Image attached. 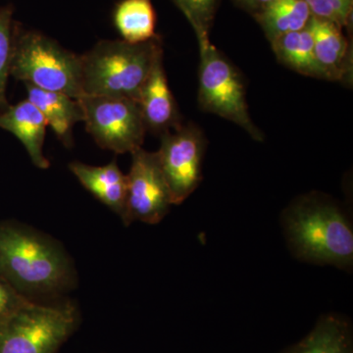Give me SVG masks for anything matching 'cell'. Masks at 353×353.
Wrapping results in <instances>:
<instances>
[{
    "mask_svg": "<svg viewBox=\"0 0 353 353\" xmlns=\"http://www.w3.org/2000/svg\"><path fill=\"white\" fill-rule=\"evenodd\" d=\"M113 23L127 43H145L158 36L152 0H121L114 8Z\"/></svg>",
    "mask_w": 353,
    "mask_h": 353,
    "instance_id": "e0dca14e",
    "label": "cell"
},
{
    "mask_svg": "<svg viewBox=\"0 0 353 353\" xmlns=\"http://www.w3.org/2000/svg\"><path fill=\"white\" fill-rule=\"evenodd\" d=\"M32 301L0 277V322L8 319Z\"/></svg>",
    "mask_w": 353,
    "mask_h": 353,
    "instance_id": "7402d4cb",
    "label": "cell"
},
{
    "mask_svg": "<svg viewBox=\"0 0 353 353\" xmlns=\"http://www.w3.org/2000/svg\"><path fill=\"white\" fill-rule=\"evenodd\" d=\"M138 104L148 131L161 136L182 126V118L165 73L163 55L155 62Z\"/></svg>",
    "mask_w": 353,
    "mask_h": 353,
    "instance_id": "30bf717a",
    "label": "cell"
},
{
    "mask_svg": "<svg viewBox=\"0 0 353 353\" xmlns=\"http://www.w3.org/2000/svg\"><path fill=\"white\" fill-rule=\"evenodd\" d=\"M46 127L48 123L43 114L28 99L9 105L0 112V128L19 139L32 164L39 169L50 167V162L43 154Z\"/></svg>",
    "mask_w": 353,
    "mask_h": 353,
    "instance_id": "8fae6325",
    "label": "cell"
},
{
    "mask_svg": "<svg viewBox=\"0 0 353 353\" xmlns=\"http://www.w3.org/2000/svg\"><path fill=\"white\" fill-rule=\"evenodd\" d=\"M157 155L170 190L173 204H181L196 190L202 180L205 139L190 124L164 132Z\"/></svg>",
    "mask_w": 353,
    "mask_h": 353,
    "instance_id": "ba28073f",
    "label": "cell"
},
{
    "mask_svg": "<svg viewBox=\"0 0 353 353\" xmlns=\"http://www.w3.org/2000/svg\"><path fill=\"white\" fill-rule=\"evenodd\" d=\"M234 3L240 8L245 10L246 12L254 15V14L259 13L265 7L271 4L272 2L275 0H233Z\"/></svg>",
    "mask_w": 353,
    "mask_h": 353,
    "instance_id": "603a6c76",
    "label": "cell"
},
{
    "mask_svg": "<svg viewBox=\"0 0 353 353\" xmlns=\"http://www.w3.org/2000/svg\"><path fill=\"white\" fill-rule=\"evenodd\" d=\"M10 76L41 90L82 97V57L37 31L16 29Z\"/></svg>",
    "mask_w": 353,
    "mask_h": 353,
    "instance_id": "277c9868",
    "label": "cell"
},
{
    "mask_svg": "<svg viewBox=\"0 0 353 353\" xmlns=\"http://www.w3.org/2000/svg\"><path fill=\"white\" fill-rule=\"evenodd\" d=\"M79 322L80 315L72 303L32 301L0 322V353H57Z\"/></svg>",
    "mask_w": 353,
    "mask_h": 353,
    "instance_id": "5b68a950",
    "label": "cell"
},
{
    "mask_svg": "<svg viewBox=\"0 0 353 353\" xmlns=\"http://www.w3.org/2000/svg\"><path fill=\"white\" fill-rule=\"evenodd\" d=\"M12 15L10 7H0V112L9 106L6 99V88L10 76L16 34Z\"/></svg>",
    "mask_w": 353,
    "mask_h": 353,
    "instance_id": "ffe728a7",
    "label": "cell"
},
{
    "mask_svg": "<svg viewBox=\"0 0 353 353\" xmlns=\"http://www.w3.org/2000/svg\"><path fill=\"white\" fill-rule=\"evenodd\" d=\"M270 43L281 63L304 76L329 80L326 72L316 59L313 39L308 26L301 31L278 37Z\"/></svg>",
    "mask_w": 353,
    "mask_h": 353,
    "instance_id": "2e32d148",
    "label": "cell"
},
{
    "mask_svg": "<svg viewBox=\"0 0 353 353\" xmlns=\"http://www.w3.org/2000/svg\"><path fill=\"white\" fill-rule=\"evenodd\" d=\"M189 21L199 43L210 41L219 0H172Z\"/></svg>",
    "mask_w": 353,
    "mask_h": 353,
    "instance_id": "d6986e66",
    "label": "cell"
},
{
    "mask_svg": "<svg viewBox=\"0 0 353 353\" xmlns=\"http://www.w3.org/2000/svg\"><path fill=\"white\" fill-rule=\"evenodd\" d=\"M0 277L27 297L59 294L75 283L73 265L61 246L12 222L0 223Z\"/></svg>",
    "mask_w": 353,
    "mask_h": 353,
    "instance_id": "6da1fadb",
    "label": "cell"
},
{
    "mask_svg": "<svg viewBox=\"0 0 353 353\" xmlns=\"http://www.w3.org/2000/svg\"><path fill=\"white\" fill-rule=\"evenodd\" d=\"M199 46V102L202 110L234 122L254 141H263V134L250 118L240 73L210 41Z\"/></svg>",
    "mask_w": 353,
    "mask_h": 353,
    "instance_id": "8992f818",
    "label": "cell"
},
{
    "mask_svg": "<svg viewBox=\"0 0 353 353\" xmlns=\"http://www.w3.org/2000/svg\"><path fill=\"white\" fill-rule=\"evenodd\" d=\"M318 63L330 81H341L348 73L350 46L340 27L329 21L311 17L308 24Z\"/></svg>",
    "mask_w": 353,
    "mask_h": 353,
    "instance_id": "9a60e30c",
    "label": "cell"
},
{
    "mask_svg": "<svg viewBox=\"0 0 353 353\" xmlns=\"http://www.w3.org/2000/svg\"><path fill=\"white\" fill-rule=\"evenodd\" d=\"M83 122L103 150L122 154L141 148L148 129L138 102L123 97L83 95Z\"/></svg>",
    "mask_w": 353,
    "mask_h": 353,
    "instance_id": "52a82bcc",
    "label": "cell"
},
{
    "mask_svg": "<svg viewBox=\"0 0 353 353\" xmlns=\"http://www.w3.org/2000/svg\"><path fill=\"white\" fill-rule=\"evenodd\" d=\"M284 229L297 259L350 270L353 264L352 225L334 202L306 196L285 212Z\"/></svg>",
    "mask_w": 353,
    "mask_h": 353,
    "instance_id": "7a4b0ae2",
    "label": "cell"
},
{
    "mask_svg": "<svg viewBox=\"0 0 353 353\" xmlns=\"http://www.w3.org/2000/svg\"><path fill=\"white\" fill-rule=\"evenodd\" d=\"M312 17L329 21L343 29L350 25L353 0H305Z\"/></svg>",
    "mask_w": 353,
    "mask_h": 353,
    "instance_id": "44dd1931",
    "label": "cell"
},
{
    "mask_svg": "<svg viewBox=\"0 0 353 353\" xmlns=\"http://www.w3.org/2000/svg\"><path fill=\"white\" fill-rule=\"evenodd\" d=\"M126 176L124 224L129 226L134 221L150 225L161 222L174 204L157 152L143 148L132 152L131 169Z\"/></svg>",
    "mask_w": 353,
    "mask_h": 353,
    "instance_id": "9c48e42d",
    "label": "cell"
},
{
    "mask_svg": "<svg viewBox=\"0 0 353 353\" xmlns=\"http://www.w3.org/2000/svg\"><path fill=\"white\" fill-rule=\"evenodd\" d=\"M269 41L307 27L311 15L305 0H275L253 15Z\"/></svg>",
    "mask_w": 353,
    "mask_h": 353,
    "instance_id": "ac0fdd59",
    "label": "cell"
},
{
    "mask_svg": "<svg viewBox=\"0 0 353 353\" xmlns=\"http://www.w3.org/2000/svg\"><path fill=\"white\" fill-rule=\"evenodd\" d=\"M280 353H353V328L347 317L322 315L301 341Z\"/></svg>",
    "mask_w": 353,
    "mask_h": 353,
    "instance_id": "5bb4252c",
    "label": "cell"
},
{
    "mask_svg": "<svg viewBox=\"0 0 353 353\" xmlns=\"http://www.w3.org/2000/svg\"><path fill=\"white\" fill-rule=\"evenodd\" d=\"M28 101L43 114L58 139L66 148L73 146V129L77 123L83 122V110L79 99L61 92L41 90L25 83Z\"/></svg>",
    "mask_w": 353,
    "mask_h": 353,
    "instance_id": "4fadbf2b",
    "label": "cell"
},
{
    "mask_svg": "<svg viewBox=\"0 0 353 353\" xmlns=\"http://www.w3.org/2000/svg\"><path fill=\"white\" fill-rule=\"evenodd\" d=\"M69 168L85 190L124 222L126 217L127 176L120 170L116 160L104 166L71 162Z\"/></svg>",
    "mask_w": 353,
    "mask_h": 353,
    "instance_id": "7c38bea8",
    "label": "cell"
},
{
    "mask_svg": "<svg viewBox=\"0 0 353 353\" xmlns=\"http://www.w3.org/2000/svg\"><path fill=\"white\" fill-rule=\"evenodd\" d=\"M162 55L160 36L141 43L101 41L81 55L83 94L138 102L155 62Z\"/></svg>",
    "mask_w": 353,
    "mask_h": 353,
    "instance_id": "3957f363",
    "label": "cell"
}]
</instances>
